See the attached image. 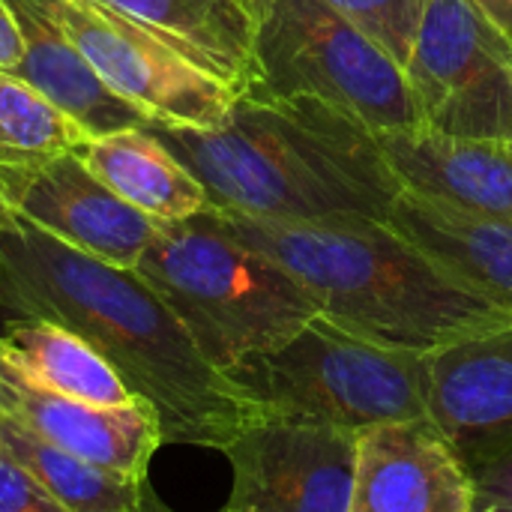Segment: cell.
Wrapping results in <instances>:
<instances>
[{
  "mask_svg": "<svg viewBox=\"0 0 512 512\" xmlns=\"http://www.w3.org/2000/svg\"><path fill=\"white\" fill-rule=\"evenodd\" d=\"M0 444L69 512H171L147 477L111 471L57 450L0 417Z\"/></svg>",
  "mask_w": 512,
  "mask_h": 512,
  "instance_id": "d6986e66",
  "label": "cell"
},
{
  "mask_svg": "<svg viewBox=\"0 0 512 512\" xmlns=\"http://www.w3.org/2000/svg\"><path fill=\"white\" fill-rule=\"evenodd\" d=\"M378 144L402 189L512 222V144L450 138L423 126L378 132Z\"/></svg>",
  "mask_w": 512,
  "mask_h": 512,
  "instance_id": "5bb4252c",
  "label": "cell"
},
{
  "mask_svg": "<svg viewBox=\"0 0 512 512\" xmlns=\"http://www.w3.org/2000/svg\"><path fill=\"white\" fill-rule=\"evenodd\" d=\"M231 462V512H348L357 432L261 414L222 450Z\"/></svg>",
  "mask_w": 512,
  "mask_h": 512,
  "instance_id": "30bf717a",
  "label": "cell"
},
{
  "mask_svg": "<svg viewBox=\"0 0 512 512\" xmlns=\"http://www.w3.org/2000/svg\"><path fill=\"white\" fill-rule=\"evenodd\" d=\"M210 216L279 264L324 318L372 342L429 354L512 321L384 222H276L216 207Z\"/></svg>",
  "mask_w": 512,
  "mask_h": 512,
  "instance_id": "3957f363",
  "label": "cell"
},
{
  "mask_svg": "<svg viewBox=\"0 0 512 512\" xmlns=\"http://www.w3.org/2000/svg\"><path fill=\"white\" fill-rule=\"evenodd\" d=\"M78 153L117 198L159 225L210 210L204 186L147 126L90 138Z\"/></svg>",
  "mask_w": 512,
  "mask_h": 512,
  "instance_id": "e0dca14e",
  "label": "cell"
},
{
  "mask_svg": "<svg viewBox=\"0 0 512 512\" xmlns=\"http://www.w3.org/2000/svg\"><path fill=\"white\" fill-rule=\"evenodd\" d=\"M177 57L243 96L255 78V30L261 0H96Z\"/></svg>",
  "mask_w": 512,
  "mask_h": 512,
  "instance_id": "2e32d148",
  "label": "cell"
},
{
  "mask_svg": "<svg viewBox=\"0 0 512 512\" xmlns=\"http://www.w3.org/2000/svg\"><path fill=\"white\" fill-rule=\"evenodd\" d=\"M405 78L423 129L512 144V36L474 0H426Z\"/></svg>",
  "mask_w": 512,
  "mask_h": 512,
  "instance_id": "52a82bcc",
  "label": "cell"
},
{
  "mask_svg": "<svg viewBox=\"0 0 512 512\" xmlns=\"http://www.w3.org/2000/svg\"><path fill=\"white\" fill-rule=\"evenodd\" d=\"M261 414L348 432L423 420L426 354L390 348L318 315L282 348L231 372Z\"/></svg>",
  "mask_w": 512,
  "mask_h": 512,
  "instance_id": "5b68a950",
  "label": "cell"
},
{
  "mask_svg": "<svg viewBox=\"0 0 512 512\" xmlns=\"http://www.w3.org/2000/svg\"><path fill=\"white\" fill-rule=\"evenodd\" d=\"M384 225L417 246L450 279L512 312V222L402 189Z\"/></svg>",
  "mask_w": 512,
  "mask_h": 512,
  "instance_id": "9a60e30c",
  "label": "cell"
},
{
  "mask_svg": "<svg viewBox=\"0 0 512 512\" xmlns=\"http://www.w3.org/2000/svg\"><path fill=\"white\" fill-rule=\"evenodd\" d=\"M90 135L12 72H0V150H81Z\"/></svg>",
  "mask_w": 512,
  "mask_h": 512,
  "instance_id": "ffe728a7",
  "label": "cell"
},
{
  "mask_svg": "<svg viewBox=\"0 0 512 512\" xmlns=\"http://www.w3.org/2000/svg\"><path fill=\"white\" fill-rule=\"evenodd\" d=\"M426 411L471 474L512 453V321L426 354Z\"/></svg>",
  "mask_w": 512,
  "mask_h": 512,
  "instance_id": "8fae6325",
  "label": "cell"
},
{
  "mask_svg": "<svg viewBox=\"0 0 512 512\" xmlns=\"http://www.w3.org/2000/svg\"><path fill=\"white\" fill-rule=\"evenodd\" d=\"M474 474L423 420L378 423L357 432L348 512H471Z\"/></svg>",
  "mask_w": 512,
  "mask_h": 512,
  "instance_id": "4fadbf2b",
  "label": "cell"
},
{
  "mask_svg": "<svg viewBox=\"0 0 512 512\" xmlns=\"http://www.w3.org/2000/svg\"><path fill=\"white\" fill-rule=\"evenodd\" d=\"M219 512H231V510H228V507H222V510H219Z\"/></svg>",
  "mask_w": 512,
  "mask_h": 512,
  "instance_id": "484cf974",
  "label": "cell"
},
{
  "mask_svg": "<svg viewBox=\"0 0 512 512\" xmlns=\"http://www.w3.org/2000/svg\"><path fill=\"white\" fill-rule=\"evenodd\" d=\"M0 210L126 270H135L159 231V222L117 198L78 150H0Z\"/></svg>",
  "mask_w": 512,
  "mask_h": 512,
  "instance_id": "9c48e42d",
  "label": "cell"
},
{
  "mask_svg": "<svg viewBox=\"0 0 512 512\" xmlns=\"http://www.w3.org/2000/svg\"><path fill=\"white\" fill-rule=\"evenodd\" d=\"M24 60V36L18 27L15 6L9 0H0V72H18Z\"/></svg>",
  "mask_w": 512,
  "mask_h": 512,
  "instance_id": "cb8c5ba5",
  "label": "cell"
},
{
  "mask_svg": "<svg viewBox=\"0 0 512 512\" xmlns=\"http://www.w3.org/2000/svg\"><path fill=\"white\" fill-rule=\"evenodd\" d=\"M135 273L225 375L282 348L321 315L279 264L219 228L210 210L159 225Z\"/></svg>",
  "mask_w": 512,
  "mask_h": 512,
  "instance_id": "277c9868",
  "label": "cell"
},
{
  "mask_svg": "<svg viewBox=\"0 0 512 512\" xmlns=\"http://www.w3.org/2000/svg\"><path fill=\"white\" fill-rule=\"evenodd\" d=\"M0 417L33 438L66 450L84 462L147 477L153 453L165 444L150 402L96 408L60 396L30 378L0 351Z\"/></svg>",
  "mask_w": 512,
  "mask_h": 512,
  "instance_id": "7c38bea8",
  "label": "cell"
},
{
  "mask_svg": "<svg viewBox=\"0 0 512 512\" xmlns=\"http://www.w3.org/2000/svg\"><path fill=\"white\" fill-rule=\"evenodd\" d=\"M471 512H512V453L474 474Z\"/></svg>",
  "mask_w": 512,
  "mask_h": 512,
  "instance_id": "603a6c76",
  "label": "cell"
},
{
  "mask_svg": "<svg viewBox=\"0 0 512 512\" xmlns=\"http://www.w3.org/2000/svg\"><path fill=\"white\" fill-rule=\"evenodd\" d=\"M243 96L315 99L372 132L420 126L405 69L324 0H261Z\"/></svg>",
  "mask_w": 512,
  "mask_h": 512,
  "instance_id": "8992f818",
  "label": "cell"
},
{
  "mask_svg": "<svg viewBox=\"0 0 512 512\" xmlns=\"http://www.w3.org/2000/svg\"><path fill=\"white\" fill-rule=\"evenodd\" d=\"M147 129L204 186L210 207L276 222H384L402 192L357 117L315 99L237 96L213 129Z\"/></svg>",
  "mask_w": 512,
  "mask_h": 512,
  "instance_id": "7a4b0ae2",
  "label": "cell"
},
{
  "mask_svg": "<svg viewBox=\"0 0 512 512\" xmlns=\"http://www.w3.org/2000/svg\"><path fill=\"white\" fill-rule=\"evenodd\" d=\"M375 45H381L402 69L411 60L426 0H324Z\"/></svg>",
  "mask_w": 512,
  "mask_h": 512,
  "instance_id": "44dd1931",
  "label": "cell"
},
{
  "mask_svg": "<svg viewBox=\"0 0 512 512\" xmlns=\"http://www.w3.org/2000/svg\"><path fill=\"white\" fill-rule=\"evenodd\" d=\"M504 33L512 36V0H474Z\"/></svg>",
  "mask_w": 512,
  "mask_h": 512,
  "instance_id": "d4e9b609",
  "label": "cell"
},
{
  "mask_svg": "<svg viewBox=\"0 0 512 512\" xmlns=\"http://www.w3.org/2000/svg\"><path fill=\"white\" fill-rule=\"evenodd\" d=\"M0 512H69L0 444Z\"/></svg>",
  "mask_w": 512,
  "mask_h": 512,
  "instance_id": "7402d4cb",
  "label": "cell"
},
{
  "mask_svg": "<svg viewBox=\"0 0 512 512\" xmlns=\"http://www.w3.org/2000/svg\"><path fill=\"white\" fill-rule=\"evenodd\" d=\"M96 78L120 99L135 105L153 126H219L234 93L177 57L126 15L96 0H33Z\"/></svg>",
  "mask_w": 512,
  "mask_h": 512,
  "instance_id": "ba28073f",
  "label": "cell"
},
{
  "mask_svg": "<svg viewBox=\"0 0 512 512\" xmlns=\"http://www.w3.org/2000/svg\"><path fill=\"white\" fill-rule=\"evenodd\" d=\"M0 309L84 339L153 405L162 441L225 450L261 411L219 372L156 291L126 267L78 252L0 210Z\"/></svg>",
  "mask_w": 512,
  "mask_h": 512,
  "instance_id": "6da1fadb",
  "label": "cell"
},
{
  "mask_svg": "<svg viewBox=\"0 0 512 512\" xmlns=\"http://www.w3.org/2000/svg\"><path fill=\"white\" fill-rule=\"evenodd\" d=\"M0 351L60 396H72L96 408H123L135 402L111 363L60 324L15 318L0 333Z\"/></svg>",
  "mask_w": 512,
  "mask_h": 512,
  "instance_id": "ac0fdd59",
  "label": "cell"
}]
</instances>
